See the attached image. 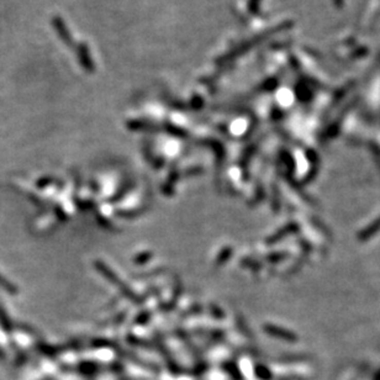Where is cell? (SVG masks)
Wrapping results in <instances>:
<instances>
[{
  "instance_id": "obj_1",
  "label": "cell",
  "mask_w": 380,
  "mask_h": 380,
  "mask_svg": "<svg viewBox=\"0 0 380 380\" xmlns=\"http://www.w3.org/2000/svg\"><path fill=\"white\" fill-rule=\"evenodd\" d=\"M0 284L4 285L6 289H11V286H10V285H8V284H5V283H3V282H2V279H0Z\"/></svg>"
}]
</instances>
